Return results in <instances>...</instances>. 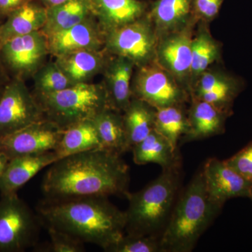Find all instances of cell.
Segmentation results:
<instances>
[{
	"label": "cell",
	"instance_id": "1",
	"mask_svg": "<svg viewBox=\"0 0 252 252\" xmlns=\"http://www.w3.org/2000/svg\"><path fill=\"white\" fill-rule=\"evenodd\" d=\"M120 154L103 149L63 157L49 165L41 183L45 203L128 193L130 168Z\"/></svg>",
	"mask_w": 252,
	"mask_h": 252
},
{
	"label": "cell",
	"instance_id": "2",
	"mask_svg": "<svg viewBox=\"0 0 252 252\" xmlns=\"http://www.w3.org/2000/svg\"><path fill=\"white\" fill-rule=\"evenodd\" d=\"M107 197H89L49 203L38 209L46 227L70 235L82 243L94 244L104 252L125 234V211Z\"/></svg>",
	"mask_w": 252,
	"mask_h": 252
},
{
	"label": "cell",
	"instance_id": "3",
	"mask_svg": "<svg viewBox=\"0 0 252 252\" xmlns=\"http://www.w3.org/2000/svg\"><path fill=\"white\" fill-rule=\"evenodd\" d=\"M221 209L210 201L203 172H198L175 203L160 235L164 252L193 251Z\"/></svg>",
	"mask_w": 252,
	"mask_h": 252
},
{
	"label": "cell",
	"instance_id": "4",
	"mask_svg": "<svg viewBox=\"0 0 252 252\" xmlns=\"http://www.w3.org/2000/svg\"><path fill=\"white\" fill-rule=\"evenodd\" d=\"M179 166L162 170L156 180L126 198L127 234L158 237L165 229L176 203L180 185Z\"/></svg>",
	"mask_w": 252,
	"mask_h": 252
},
{
	"label": "cell",
	"instance_id": "5",
	"mask_svg": "<svg viewBox=\"0 0 252 252\" xmlns=\"http://www.w3.org/2000/svg\"><path fill=\"white\" fill-rule=\"evenodd\" d=\"M43 113L63 130L69 126L94 119L109 107L107 91L85 82L77 83L63 90L39 94Z\"/></svg>",
	"mask_w": 252,
	"mask_h": 252
},
{
	"label": "cell",
	"instance_id": "6",
	"mask_svg": "<svg viewBox=\"0 0 252 252\" xmlns=\"http://www.w3.org/2000/svg\"><path fill=\"white\" fill-rule=\"evenodd\" d=\"M40 219L29 207L12 193L0 200V252H23L39 238Z\"/></svg>",
	"mask_w": 252,
	"mask_h": 252
},
{
	"label": "cell",
	"instance_id": "7",
	"mask_svg": "<svg viewBox=\"0 0 252 252\" xmlns=\"http://www.w3.org/2000/svg\"><path fill=\"white\" fill-rule=\"evenodd\" d=\"M40 104L20 79L9 83L0 95V137L44 119Z\"/></svg>",
	"mask_w": 252,
	"mask_h": 252
},
{
	"label": "cell",
	"instance_id": "8",
	"mask_svg": "<svg viewBox=\"0 0 252 252\" xmlns=\"http://www.w3.org/2000/svg\"><path fill=\"white\" fill-rule=\"evenodd\" d=\"M136 98L157 109L185 103L187 91L179 81L159 64H147L141 69L135 81Z\"/></svg>",
	"mask_w": 252,
	"mask_h": 252
},
{
	"label": "cell",
	"instance_id": "9",
	"mask_svg": "<svg viewBox=\"0 0 252 252\" xmlns=\"http://www.w3.org/2000/svg\"><path fill=\"white\" fill-rule=\"evenodd\" d=\"M63 131L54 123L43 119L0 137V150L9 160L22 156L54 152Z\"/></svg>",
	"mask_w": 252,
	"mask_h": 252
},
{
	"label": "cell",
	"instance_id": "10",
	"mask_svg": "<svg viewBox=\"0 0 252 252\" xmlns=\"http://www.w3.org/2000/svg\"><path fill=\"white\" fill-rule=\"evenodd\" d=\"M148 21L138 19L113 29L108 46L113 52L134 63H148L155 58L157 37Z\"/></svg>",
	"mask_w": 252,
	"mask_h": 252
},
{
	"label": "cell",
	"instance_id": "11",
	"mask_svg": "<svg viewBox=\"0 0 252 252\" xmlns=\"http://www.w3.org/2000/svg\"><path fill=\"white\" fill-rule=\"evenodd\" d=\"M202 172L208 198L220 208L230 199L249 198L252 182L228 166L224 160L209 158Z\"/></svg>",
	"mask_w": 252,
	"mask_h": 252
},
{
	"label": "cell",
	"instance_id": "12",
	"mask_svg": "<svg viewBox=\"0 0 252 252\" xmlns=\"http://www.w3.org/2000/svg\"><path fill=\"white\" fill-rule=\"evenodd\" d=\"M47 40L37 31L15 36L0 46V59L16 76L32 71L45 54Z\"/></svg>",
	"mask_w": 252,
	"mask_h": 252
},
{
	"label": "cell",
	"instance_id": "13",
	"mask_svg": "<svg viewBox=\"0 0 252 252\" xmlns=\"http://www.w3.org/2000/svg\"><path fill=\"white\" fill-rule=\"evenodd\" d=\"M192 39L190 33L183 29L167 33L157 44L155 56L157 64L175 79L190 77Z\"/></svg>",
	"mask_w": 252,
	"mask_h": 252
},
{
	"label": "cell",
	"instance_id": "14",
	"mask_svg": "<svg viewBox=\"0 0 252 252\" xmlns=\"http://www.w3.org/2000/svg\"><path fill=\"white\" fill-rule=\"evenodd\" d=\"M240 90L241 84L235 78L207 70L198 77L192 97L205 101L230 114L232 104Z\"/></svg>",
	"mask_w": 252,
	"mask_h": 252
},
{
	"label": "cell",
	"instance_id": "15",
	"mask_svg": "<svg viewBox=\"0 0 252 252\" xmlns=\"http://www.w3.org/2000/svg\"><path fill=\"white\" fill-rule=\"evenodd\" d=\"M58 159L59 157L54 152L22 156L11 159L4 173L0 177L1 195L16 193L38 172Z\"/></svg>",
	"mask_w": 252,
	"mask_h": 252
},
{
	"label": "cell",
	"instance_id": "16",
	"mask_svg": "<svg viewBox=\"0 0 252 252\" xmlns=\"http://www.w3.org/2000/svg\"><path fill=\"white\" fill-rule=\"evenodd\" d=\"M230 115L205 101L192 97L188 112L189 130L181 142L203 140L223 133L225 120Z\"/></svg>",
	"mask_w": 252,
	"mask_h": 252
},
{
	"label": "cell",
	"instance_id": "17",
	"mask_svg": "<svg viewBox=\"0 0 252 252\" xmlns=\"http://www.w3.org/2000/svg\"><path fill=\"white\" fill-rule=\"evenodd\" d=\"M133 161L139 165L156 163L162 170L179 166L177 151L160 133L154 130L132 149Z\"/></svg>",
	"mask_w": 252,
	"mask_h": 252
},
{
	"label": "cell",
	"instance_id": "18",
	"mask_svg": "<svg viewBox=\"0 0 252 252\" xmlns=\"http://www.w3.org/2000/svg\"><path fill=\"white\" fill-rule=\"evenodd\" d=\"M46 16L47 9L32 1L13 11L5 22L0 24V46L11 38L30 34L44 27Z\"/></svg>",
	"mask_w": 252,
	"mask_h": 252
},
{
	"label": "cell",
	"instance_id": "19",
	"mask_svg": "<svg viewBox=\"0 0 252 252\" xmlns=\"http://www.w3.org/2000/svg\"><path fill=\"white\" fill-rule=\"evenodd\" d=\"M46 35L48 48L59 56L80 50L92 49L98 43L97 33L86 21L69 29Z\"/></svg>",
	"mask_w": 252,
	"mask_h": 252
},
{
	"label": "cell",
	"instance_id": "20",
	"mask_svg": "<svg viewBox=\"0 0 252 252\" xmlns=\"http://www.w3.org/2000/svg\"><path fill=\"white\" fill-rule=\"evenodd\" d=\"M193 0H157L151 9L149 17L160 32L181 31L190 21Z\"/></svg>",
	"mask_w": 252,
	"mask_h": 252
},
{
	"label": "cell",
	"instance_id": "21",
	"mask_svg": "<svg viewBox=\"0 0 252 252\" xmlns=\"http://www.w3.org/2000/svg\"><path fill=\"white\" fill-rule=\"evenodd\" d=\"M98 149H102V147L97 129L93 119H89L76 123L64 129L54 152L59 159Z\"/></svg>",
	"mask_w": 252,
	"mask_h": 252
},
{
	"label": "cell",
	"instance_id": "22",
	"mask_svg": "<svg viewBox=\"0 0 252 252\" xmlns=\"http://www.w3.org/2000/svg\"><path fill=\"white\" fill-rule=\"evenodd\" d=\"M157 109L139 99L131 100L123 116L130 150L154 130Z\"/></svg>",
	"mask_w": 252,
	"mask_h": 252
},
{
	"label": "cell",
	"instance_id": "23",
	"mask_svg": "<svg viewBox=\"0 0 252 252\" xmlns=\"http://www.w3.org/2000/svg\"><path fill=\"white\" fill-rule=\"evenodd\" d=\"M115 111L107 107L96 115L93 121L102 149L122 155L130 148L127 143L123 117Z\"/></svg>",
	"mask_w": 252,
	"mask_h": 252
},
{
	"label": "cell",
	"instance_id": "24",
	"mask_svg": "<svg viewBox=\"0 0 252 252\" xmlns=\"http://www.w3.org/2000/svg\"><path fill=\"white\" fill-rule=\"evenodd\" d=\"M135 63L121 57L113 63L109 72V106L114 110L125 111L131 100L130 80Z\"/></svg>",
	"mask_w": 252,
	"mask_h": 252
},
{
	"label": "cell",
	"instance_id": "25",
	"mask_svg": "<svg viewBox=\"0 0 252 252\" xmlns=\"http://www.w3.org/2000/svg\"><path fill=\"white\" fill-rule=\"evenodd\" d=\"M90 2L92 9L114 28L140 19L147 8V4L139 0H90Z\"/></svg>",
	"mask_w": 252,
	"mask_h": 252
},
{
	"label": "cell",
	"instance_id": "26",
	"mask_svg": "<svg viewBox=\"0 0 252 252\" xmlns=\"http://www.w3.org/2000/svg\"><path fill=\"white\" fill-rule=\"evenodd\" d=\"M46 34L69 29L86 21L92 10L90 0H70L64 4L46 8Z\"/></svg>",
	"mask_w": 252,
	"mask_h": 252
},
{
	"label": "cell",
	"instance_id": "27",
	"mask_svg": "<svg viewBox=\"0 0 252 252\" xmlns=\"http://www.w3.org/2000/svg\"><path fill=\"white\" fill-rule=\"evenodd\" d=\"M154 130L177 151L179 143L189 130L188 113L184 110L182 104L157 109Z\"/></svg>",
	"mask_w": 252,
	"mask_h": 252
},
{
	"label": "cell",
	"instance_id": "28",
	"mask_svg": "<svg viewBox=\"0 0 252 252\" xmlns=\"http://www.w3.org/2000/svg\"><path fill=\"white\" fill-rule=\"evenodd\" d=\"M59 67L74 84L83 82L99 69L100 60L89 50H80L60 56Z\"/></svg>",
	"mask_w": 252,
	"mask_h": 252
},
{
	"label": "cell",
	"instance_id": "29",
	"mask_svg": "<svg viewBox=\"0 0 252 252\" xmlns=\"http://www.w3.org/2000/svg\"><path fill=\"white\" fill-rule=\"evenodd\" d=\"M220 50L210 33L201 31L192 39V64L190 77L198 78L220 58Z\"/></svg>",
	"mask_w": 252,
	"mask_h": 252
},
{
	"label": "cell",
	"instance_id": "30",
	"mask_svg": "<svg viewBox=\"0 0 252 252\" xmlns=\"http://www.w3.org/2000/svg\"><path fill=\"white\" fill-rule=\"evenodd\" d=\"M107 252H164L160 237L124 234Z\"/></svg>",
	"mask_w": 252,
	"mask_h": 252
},
{
	"label": "cell",
	"instance_id": "31",
	"mask_svg": "<svg viewBox=\"0 0 252 252\" xmlns=\"http://www.w3.org/2000/svg\"><path fill=\"white\" fill-rule=\"evenodd\" d=\"M73 84L59 65H51L41 72L37 86L41 94L63 90Z\"/></svg>",
	"mask_w": 252,
	"mask_h": 252
},
{
	"label": "cell",
	"instance_id": "32",
	"mask_svg": "<svg viewBox=\"0 0 252 252\" xmlns=\"http://www.w3.org/2000/svg\"><path fill=\"white\" fill-rule=\"evenodd\" d=\"M50 240L49 245L44 252H84V243L70 235L52 227H47Z\"/></svg>",
	"mask_w": 252,
	"mask_h": 252
},
{
	"label": "cell",
	"instance_id": "33",
	"mask_svg": "<svg viewBox=\"0 0 252 252\" xmlns=\"http://www.w3.org/2000/svg\"><path fill=\"white\" fill-rule=\"evenodd\" d=\"M224 161L228 166L252 182V142Z\"/></svg>",
	"mask_w": 252,
	"mask_h": 252
},
{
	"label": "cell",
	"instance_id": "34",
	"mask_svg": "<svg viewBox=\"0 0 252 252\" xmlns=\"http://www.w3.org/2000/svg\"><path fill=\"white\" fill-rule=\"evenodd\" d=\"M224 0H193L192 16L193 19L212 21L218 16Z\"/></svg>",
	"mask_w": 252,
	"mask_h": 252
},
{
	"label": "cell",
	"instance_id": "35",
	"mask_svg": "<svg viewBox=\"0 0 252 252\" xmlns=\"http://www.w3.org/2000/svg\"><path fill=\"white\" fill-rule=\"evenodd\" d=\"M31 1L32 0H0V18L7 17L13 11Z\"/></svg>",
	"mask_w": 252,
	"mask_h": 252
},
{
	"label": "cell",
	"instance_id": "36",
	"mask_svg": "<svg viewBox=\"0 0 252 252\" xmlns=\"http://www.w3.org/2000/svg\"><path fill=\"white\" fill-rule=\"evenodd\" d=\"M9 158L0 150V177L4 173L5 169L9 162Z\"/></svg>",
	"mask_w": 252,
	"mask_h": 252
},
{
	"label": "cell",
	"instance_id": "37",
	"mask_svg": "<svg viewBox=\"0 0 252 252\" xmlns=\"http://www.w3.org/2000/svg\"><path fill=\"white\" fill-rule=\"evenodd\" d=\"M44 4L46 5L47 8L52 6H58V5L64 4L70 0H40Z\"/></svg>",
	"mask_w": 252,
	"mask_h": 252
},
{
	"label": "cell",
	"instance_id": "38",
	"mask_svg": "<svg viewBox=\"0 0 252 252\" xmlns=\"http://www.w3.org/2000/svg\"><path fill=\"white\" fill-rule=\"evenodd\" d=\"M249 198L251 199L252 201V185L251 188H250V195H249Z\"/></svg>",
	"mask_w": 252,
	"mask_h": 252
},
{
	"label": "cell",
	"instance_id": "39",
	"mask_svg": "<svg viewBox=\"0 0 252 252\" xmlns=\"http://www.w3.org/2000/svg\"><path fill=\"white\" fill-rule=\"evenodd\" d=\"M1 91H0V95H1Z\"/></svg>",
	"mask_w": 252,
	"mask_h": 252
}]
</instances>
